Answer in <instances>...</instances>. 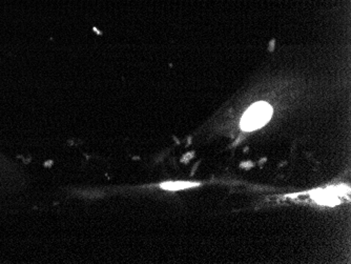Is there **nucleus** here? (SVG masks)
I'll list each match as a JSON object with an SVG mask.
<instances>
[{"instance_id":"f257e3e1","label":"nucleus","mask_w":351,"mask_h":264,"mask_svg":"<svg viewBox=\"0 0 351 264\" xmlns=\"http://www.w3.org/2000/svg\"><path fill=\"white\" fill-rule=\"evenodd\" d=\"M273 116V108L266 102H257L248 108L241 119L242 130L254 131L264 127Z\"/></svg>"},{"instance_id":"f03ea898","label":"nucleus","mask_w":351,"mask_h":264,"mask_svg":"<svg viewBox=\"0 0 351 264\" xmlns=\"http://www.w3.org/2000/svg\"><path fill=\"white\" fill-rule=\"evenodd\" d=\"M338 192L339 190H337V189H329V190L327 189V190L325 191H317V192L313 195V198H315V200H317L319 204H326V206H336V204H339V200L335 195Z\"/></svg>"},{"instance_id":"7ed1b4c3","label":"nucleus","mask_w":351,"mask_h":264,"mask_svg":"<svg viewBox=\"0 0 351 264\" xmlns=\"http://www.w3.org/2000/svg\"><path fill=\"white\" fill-rule=\"evenodd\" d=\"M200 183L189 182V181H175V182H165L160 184L163 190L167 191H180L185 189L195 188L199 187Z\"/></svg>"}]
</instances>
